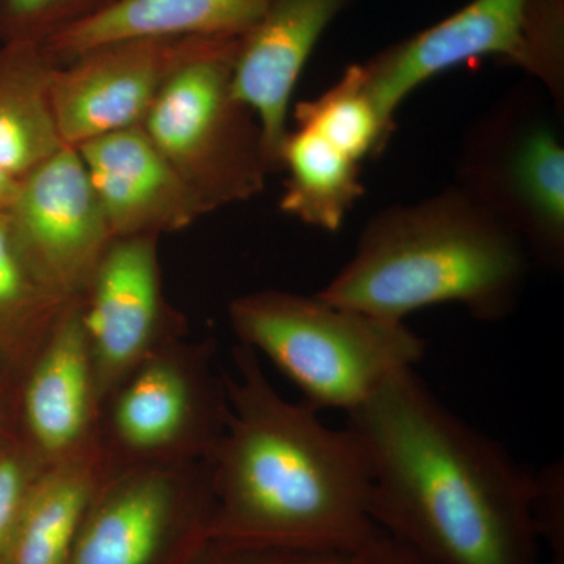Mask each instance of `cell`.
Listing matches in <instances>:
<instances>
[{"label": "cell", "instance_id": "obj_14", "mask_svg": "<svg viewBox=\"0 0 564 564\" xmlns=\"http://www.w3.org/2000/svg\"><path fill=\"white\" fill-rule=\"evenodd\" d=\"M350 2L272 0L243 35L232 69L234 98L259 122L272 172L280 170L296 82L323 33Z\"/></svg>", "mask_w": 564, "mask_h": 564}, {"label": "cell", "instance_id": "obj_19", "mask_svg": "<svg viewBox=\"0 0 564 564\" xmlns=\"http://www.w3.org/2000/svg\"><path fill=\"white\" fill-rule=\"evenodd\" d=\"M280 169L289 174L281 210L323 231H337L364 192L361 163L304 126L289 129Z\"/></svg>", "mask_w": 564, "mask_h": 564}, {"label": "cell", "instance_id": "obj_17", "mask_svg": "<svg viewBox=\"0 0 564 564\" xmlns=\"http://www.w3.org/2000/svg\"><path fill=\"white\" fill-rule=\"evenodd\" d=\"M58 63L40 43H0V166L21 181L66 147L54 106Z\"/></svg>", "mask_w": 564, "mask_h": 564}, {"label": "cell", "instance_id": "obj_11", "mask_svg": "<svg viewBox=\"0 0 564 564\" xmlns=\"http://www.w3.org/2000/svg\"><path fill=\"white\" fill-rule=\"evenodd\" d=\"M204 39L117 41L58 65L52 90L66 147L140 126Z\"/></svg>", "mask_w": 564, "mask_h": 564}, {"label": "cell", "instance_id": "obj_13", "mask_svg": "<svg viewBox=\"0 0 564 564\" xmlns=\"http://www.w3.org/2000/svg\"><path fill=\"white\" fill-rule=\"evenodd\" d=\"M101 397L79 300L20 373L17 434L46 469L99 452Z\"/></svg>", "mask_w": 564, "mask_h": 564}, {"label": "cell", "instance_id": "obj_6", "mask_svg": "<svg viewBox=\"0 0 564 564\" xmlns=\"http://www.w3.org/2000/svg\"><path fill=\"white\" fill-rule=\"evenodd\" d=\"M212 340L166 345L111 388L99 411L107 469L206 462L228 419Z\"/></svg>", "mask_w": 564, "mask_h": 564}, {"label": "cell", "instance_id": "obj_27", "mask_svg": "<svg viewBox=\"0 0 564 564\" xmlns=\"http://www.w3.org/2000/svg\"><path fill=\"white\" fill-rule=\"evenodd\" d=\"M18 187H20V181L14 180L10 173H7L0 166V212L10 209L11 204L14 202V196H17Z\"/></svg>", "mask_w": 564, "mask_h": 564}, {"label": "cell", "instance_id": "obj_4", "mask_svg": "<svg viewBox=\"0 0 564 564\" xmlns=\"http://www.w3.org/2000/svg\"><path fill=\"white\" fill-rule=\"evenodd\" d=\"M228 317L239 344L269 359L315 411L351 413L397 373L415 369L426 352L406 322L329 303L317 293H245L229 304Z\"/></svg>", "mask_w": 564, "mask_h": 564}, {"label": "cell", "instance_id": "obj_3", "mask_svg": "<svg viewBox=\"0 0 564 564\" xmlns=\"http://www.w3.org/2000/svg\"><path fill=\"white\" fill-rule=\"evenodd\" d=\"M525 274L524 243L462 188L378 214L317 295L389 321L459 304L477 321L499 322L513 313Z\"/></svg>", "mask_w": 564, "mask_h": 564}, {"label": "cell", "instance_id": "obj_23", "mask_svg": "<svg viewBox=\"0 0 564 564\" xmlns=\"http://www.w3.org/2000/svg\"><path fill=\"white\" fill-rule=\"evenodd\" d=\"M46 467L13 436L0 447V563Z\"/></svg>", "mask_w": 564, "mask_h": 564}, {"label": "cell", "instance_id": "obj_5", "mask_svg": "<svg viewBox=\"0 0 564 564\" xmlns=\"http://www.w3.org/2000/svg\"><path fill=\"white\" fill-rule=\"evenodd\" d=\"M242 39H204L141 122L207 214L258 195L272 172L259 122L234 98Z\"/></svg>", "mask_w": 564, "mask_h": 564}, {"label": "cell", "instance_id": "obj_24", "mask_svg": "<svg viewBox=\"0 0 564 564\" xmlns=\"http://www.w3.org/2000/svg\"><path fill=\"white\" fill-rule=\"evenodd\" d=\"M533 521L551 556H564V464L551 463L533 473Z\"/></svg>", "mask_w": 564, "mask_h": 564}, {"label": "cell", "instance_id": "obj_8", "mask_svg": "<svg viewBox=\"0 0 564 564\" xmlns=\"http://www.w3.org/2000/svg\"><path fill=\"white\" fill-rule=\"evenodd\" d=\"M212 516L206 462L106 467L69 564H195Z\"/></svg>", "mask_w": 564, "mask_h": 564}, {"label": "cell", "instance_id": "obj_15", "mask_svg": "<svg viewBox=\"0 0 564 564\" xmlns=\"http://www.w3.org/2000/svg\"><path fill=\"white\" fill-rule=\"evenodd\" d=\"M76 150L115 239L161 237L191 228L207 215L141 124L106 133Z\"/></svg>", "mask_w": 564, "mask_h": 564}, {"label": "cell", "instance_id": "obj_21", "mask_svg": "<svg viewBox=\"0 0 564 564\" xmlns=\"http://www.w3.org/2000/svg\"><path fill=\"white\" fill-rule=\"evenodd\" d=\"M293 120L359 163L383 150L392 132L366 90L359 65L345 70L340 80L318 98L296 104Z\"/></svg>", "mask_w": 564, "mask_h": 564}, {"label": "cell", "instance_id": "obj_28", "mask_svg": "<svg viewBox=\"0 0 564 564\" xmlns=\"http://www.w3.org/2000/svg\"><path fill=\"white\" fill-rule=\"evenodd\" d=\"M549 564H564V556H551Z\"/></svg>", "mask_w": 564, "mask_h": 564}, {"label": "cell", "instance_id": "obj_25", "mask_svg": "<svg viewBox=\"0 0 564 564\" xmlns=\"http://www.w3.org/2000/svg\"><path fill=\"white\" fill-rule=\"evenodd\" d=\"M344 555L209 540L195 564H340Z\"/></svg>", "mask_w": 564, "mask_h": 564}, {"label": "cell", "instance_id": "obj_20", "mask_svg": "<svg viewBox=\"0 0 564 564\" xmlns=\"http://www.w3.org/2000/svg\"><path fill=\"white\" fill-rule=\"evenodd\" d=\"M69 303L36 276L14 242L9 215L0 212V352L18 372L50 337Z\"/></svg>", "mask_w": 564, "mask_h": 564}, {"label": "cell", "instance_id": "obj_10", "mask_svg": "<svg viewBox=\"0 0 564 564\" xmlns=\"http://www.w3.org/2000/svg\"><path fill=\"white\" fill-rule=\"evenodd\" d=\"M7 215L36 276L62 299L79 300L115 240L79 151L65 147L25 174Z\"/></svg>", "mask_w": 564, "mask_h": 564}, {"label": "cell", "instance_id": "obj_26", "mask_svg": "<svg viewBox=\"0 0 564 564\" xmlns=\"http://www.w3.org/2000/svg\"><path fill=\"white\" fill-rule=\"evenodd\" d=\"M340 564H429L406 545L380 532L361 547L344 555Z\"/></svg>", "mask_w": 564, "mask_h": 564}, {"label": "cell", "instance_id": "obj_16", "mask_svg": "<svg viewBox=\"0 0 564 564\" xmlns=\"http://www.w3.org/2000/svg\"><path fill=\"white\" fill-rule=\"evenodd\" d=\"M272 0H111L43 47L58 65L84 52L137 39L243 36L261 20Z\"/></svg>", "mask_w": 564, "mask_h": 564}, {"label": "cell", "instance_id": "obj_1", "mask_svg": "<svg viewBox=\"0 0 564 564\" xmlns=\"http://www.w3.org/2000/svg\"><path fill=\"white\" fill-rule=\"evenodd\" d=\"M378 529L429 564H541L533 473L403 370L347 414Z\"/></svg>", "mask_w": 564, "mask_h": 564}, {"label": "cell", "instance_id": "obj_12", "mask_svg": "<svg viewBox=\"0 0 564 564\" xmlns=\"http://www.w3.org/2000/svg\"><path fill=\"white\" fill-rule=\"evenodd\" d=\"M463 188L516 232L544 265L564 261V148L540 118L502 121Z\"/></svg>", "mask_w": 564, "mask_h": 564}, {"label": "cell", "instance_id": "obj_18", "mask_svg": "<svg viewBox=\"0 0 564 564\" xmlns=\"http://www.w3.org/2000/svg\"><path fill=\"white\" fill-rule=\"evenodd\" d=\"M104 470L99 452L46 469L0 564H69L82 519Z\"/></svg>", "mask_w": 564, "mask_h": 564}, {"label": "cell", "instance_id": "obj_2", "mask_svg": "<svg viewBox=\"0 0 564 564\" xmlns=\"http://www.w3.org/2000/svg\"><path fill=\"white\" fill-rule=\"evenodd\" d=\"M225 373L228 419L207 456L210 540L347 555L381 532L361 441L282 397L243 345Z\"/></svg>", "mask_w": 564, "mask_h": 564}, {"label": "cell", "instance_id": "obj_22", "mask_svg": "<svg viewBox=\"0 0 564 564\" xmlns=\"http://www.w3.org/2000/svg\"><path fill=\"white\" fill-rule=\"evenodd\" d=\"M111 0H0V43H40L65 31Z\"/></svg>", "mask_w": 564, "mask_h": 564}, {"label": "cell", "instance_id": "obj_9", "mask_svg": "<svg viewBox=\"0 0 564 564\" xmlns=\"http://www.w3.org/2000/svg\"><path fill=\"white\" fill-rule=\"evenodd\" d=\"M101 402L152 352L187 337V322L166 300L159 237H118L79 299Z\"/></svg>", "mask_w": 564, "mask_h": 564}, {"label": "cell", "instance_id": "obj_29", "mask_svg": "<svg viewBox=\"0 0 564 564\" xmlns=\"http://www.w3.org/2000/svg\"><path fill=\"white\" fill-rule=\"evenodd\" d=\"M7 443H9V441H7ZM7 443H3V444H7ZM3 444H0V447H2Z\"/></svg>", "mask_w": 564, "mask_h": 564}, {"label": "cell", "instance_id": "obj_7", "mask_svg": "<svg viewBox=\"0 0 564 564\" xmlns=\"http://www.w3.org/2000/svg\"><path fill=\"white\" fill-rule=\"evenodd\" d=\"M481 57L502 58L556 90L562 80L563 0H473L359 68L375 107L393 128V115L411 93Z\"/></svg>", "mask_w": 564, "mask_h": 564}]
</instances>
